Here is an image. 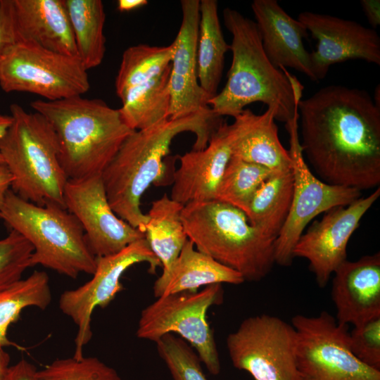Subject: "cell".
I'll list each match as a JSON object with an SVG mask.
<instances>
[{
    "instance_id": "obj_36",
    "label": "cell",
    "mask_w": 380,
    "mask_h": 380,
    "mask_svg": "<svg viewBox=\"0 0 380 380\" xmlns=\"http://www.w3.org/2000/svg\"><path fill=\"white\" fill-rule=\"evenodd\" d=\"M35 367L25 360L11 366L4 380H39Z\"/></svg>"
},
{
    "instance_id": "obj_39",
    "label": "cell",
    "mask_w": 380,
    "mask_h": 380,
    "mask_svg": "<svg viewBox=\"0 0 380 380\" xmlns=\"http://www.w3.org/2000/svg\"><path fill=\"white\" fill-rule=\"evenodd\" d=\"M148 4L146 0H119L118 1V9L120 12L130 11Z\"/></svg>"
},
{
    "instance_id": "obj_5",
    "label": "cell",
    "mask_w": 380,
    "mask_h": 380,
    "mask_svg": "<svg viewBox=\"0 0 380 380\" xmlns=\"http://www.w3.org/2000/svg\"><path fill=\"white\" fill-rule=\"evenodd\" d=\"M181 218L196 250L239 272L244 281L262 280L275 264V240L233 205L217 200L191 202L184 205Z\"/></svg>"
},
{
    "instance_id": "obj_19",
    "label": "cell",
    "mask_w": 380,
    "mask_h": 380,
    "mask_svg": "<svg viewBox=\"0 0 380 380\" xmlns=\"http://www.w3.org/2000/svg\"><path fill=\"white\" fill-rule=\"evenodd\" d=\"M232 156L229 125L222 122L205 148L191 150L179 157V167L173 173L170 198L184 205L215 200Z\"/></svg>"
},
{
    "instance_id": "obj_14",
    "label": "cell",
    "mask_w": 380,
    "mask_h": 380,
    "mask_svg": "<svg viewBox=\"0 0 380 380\" xmlns=\"http://www.w3.org/2000/svg\"><path fill=\"white\" fill-rule=\"evenodd\" d=\"M141 262L148 264L151 274L161 266L145 238L117 253L96 258L92 278L80 286L61 293L59 308L77 327L74 357L83 356V348L91 338V321L94 309L106 308L122 290L120 279L124 272Z\"/></svg>"
},
{
    "instance_id": "obj_7",
    "label": "cell",
    "mask_w": 380,
    "mask_h": 380,
    "mask_svg": "<svg viewBox=\"0 0 380 380\" xmlns=\"http://www.w3.org/2000/svg\"><path fill=\"white\" fill-rule=\"evenodd\" d=\"M0 218L32 246L30 267L39 265L72 279L82 272L94 274L96 257L81 224L65 208L36 205L10 189L0 208Z\"/></svg>"
},
{
    "instance_id": "obj_9",
    "label": "cell",
    "mask_w": 380,
    "mask_h": 380,
    "mask_svg": "<svg viewBox=\"0 0 380 380\" xmlns=\"http://www.w3.org/2000/svg\"><path fill=\"white\" fill-rule=\"evenodd\" d=\"M223 298L222 284L208 285L200 291L158 297L141 311L137 336L156 342L167 334H177L196 350L208 372L217 375L221 365L207 312Z\"/></svg>"
},
{
    "instance_id": "obj_10",
    "label": "cell",
    "mask_w": 380,
    "mask_h": 380,
    "mask_svg": "<svg viewBox=\"0 0 380 380\" xmlns=\"http://www.w3.org/2000/svg\"><path fill=\"white\" fill-rule=\"evenodd\" d=\"M291 324L296 333L300 380H380L379 370L353 353L348 325L339 324L328 312L298 314Z\"/></svg>"
},
{
    "instance_id": "obj_38",
    "label": "cell",
    "mask_w": 380,
    "mask_h": 380,
    "mask_svg": "<svg viewBox=\"0 0 380 380\" xmlns=\"http://www.w3.org/2000/svg\"><path fill=\"white\" fill-rule=\"evenodd\" d=\"M12 177L5 165L0 164V208L3 205L6 195L11 188Z\"/></svg>"
},
{
    "instance_id": "obj_26",
    "label": "cell",
    "mask_w": 380,
    "mask_h": 380,
    "mask_svg": "<svg viewBox=\"0 0 380 380\" xmlns=\"http://www.w3.org/2000/svg\"><path fill=\"white\" fill-rule=\"evenodd\" d=\"M184 205L165 194L152 202L144 235L166 274L178 258L188 237L181 218Z\"/></svg>"
},
{
    "instance_id": "obj_22",
    "label": "cell",
    "mask_w": 380,
    "mask_h": 380,
    "mask_svg": "<svg viewBox=\"0 0 380 380\" xmlns=\"http://www.w3.org/2000/svg\"><path fill=\"white\" fill-rule=\"evenodd\" d=\"M234 119L229 125L232 156L273 172L291 170L292 160L280 142L272 109L257 115L246 108Z\"/></svg>"
},
{
    "instance_id": "obj_15",
    "label": "cell",
    "mask_w": 380,
    "mask_h": 380,
    "mask_svg": "<svg viewBox=\"0 0 380 380\" xmlns=\"http://www.w3.org/2000/svg\"><path fill=\"white\" fill-rule=\"evenodd\" d=\"M380 196L377 187L366 197L324 213L303 232L293 249V257L305 258L318 286L324 287L336 269L347 260V246L360 220Z\"/></svg>"
},
{
    "instance_id": "obj_29",
    "label": "cell",
    "mask_w": 380,
    "mask_h": 380,
    "mask_svg": "<svg viewBox=\"0 0 380 380\" xmlns=\"http://www.w3.org/2000/svg\"><path fill=\"white\" fill-rule=\"evenodd\" d=\"M51 301L49 278L43 271H34L26 279H21L0 291V347L20 348L7 337L8 327L18 319L25 308L36 307L44 310Z\"/></svg>"
},
{
    "instance_id": "obj_31",
    "label": "cell",
    "mask_w": 380,
    "mask_h": 380,
    "mask_svg": "<svg viewBox=\"0 0 380 380\" xmlns=\"http://www.w3.org/2000/svg\"><path fill=\"white\" fill-rule=\"evenodd\" d=\"M39 380H122L113 367L95 357L57 359L37 371Z\"/></svg>"
},
{
    "instance_id": "obj_1",
    "label": "cell",
    "mask_w": 380,
    "mask_h": 380,
    "mask_svg": "<svg viewBox=\"0 0 380 380\" xmlns=\"http://www.w3.org/2000/svg\"><path fill=\"white\" fill-rule=\"evenodd\" d=\"M303 155L323 182L379 187L380 108L363 89L329 85L298 102Z\"/></svg>"
},
{
    "instance_id": "obj_30",
    "label": "cell",
    "mask_w": 380,
    "mask_h": 380,
    "mask_svg": "<svg viewBox=\"0 0 380 380\" xmlns=\"http://www.w3.org/2000/svg\"><path fill=\"white\" fill-rule=\"evenodd\" d=\"M273 172L265 167L232 156L215 200L233 205L246 214L254 194Z\"/></svg>"
},
{
    "instance_id": "obj_12",
    "label": "cell",
    "mask_w": 380,
    "mask_h": 380,
    "mask_svg": "<svg viewBox=\"0 0 380 380\" xmlns=\"http://www.w3.org/2000/svg\"><path fill=\"white\" fill-rule=\"evenodd\" d=\"M226 343L233 366L255 380H300L296 331L277 316L246 318L227 336Z\"/></svg>"
},
{
    "instance_id": "obj_2",
    "label": "cell",
    "mask_w": 380,
    "mask_h": 380,
    "mask_svg": "<svg viewBox=\"0 0 380 380\" xmlns=\"http://www.w3.org/2000/svg\"><path fill=\"white\" fill-rule=\"evenodd\" d=\"M222 122V118L210 108L134 130L101 175L114 213L144 233L148 218L141 209V199L151 184L163 179L165 172L164 158L169 154L174 138L180 133L191 132L196 135L192 150H202Z\"/></svg>"
},
{
    "instance_id": "obj_34",
    "label": "cell",
    "mask_w": 380,
    "mask_h": 380,
    "mask_svg": "<svg viewBox=\"0 0 380 380\" xmlns=\"http://www.w3.org/2000/svg\"><path fill=\"white\" fill-rule=\"evenodd\" d=\"M349 338L353 353L365 365L380 371V316L354 325Z\"/></svg>"
},
{
    "instance_id": "obj_24",
    "label": "cell",
    "mask_w": 380,
    "mask_h": 380,
    "mask_svg": "<svg viewBox=\"0 0 380 380\" xmlns=\"http://www.w3.org/2000/svg\"><path fill=\"white\" fill-rule=\"evenodd\" d=\"M245 281L234 270L195 248L188 239L170 270L153 284L156 298L181 292H196L201 286L215 284L238 285Z\"/></svg>"
},
{
    "instance_id": "obj_18",
    "label": "cell",
    "mask_w": 380,
    "mask_h": 380,
    "mask_svg": "<svg viewBox=\"0 0 380 380\" xmlns=\"http://www.w3.org/2000/svg\"><path fill=\"white\" fill-rule=\"evenodd\" d=\"M182 23L171 44L167 119L176 120L210 109V98L200 86L197 72L199 0H182Z\"/></svg>"
},
{
    "instance_id": "obj_32",
    "label": "cell",
    "mask_w": 380,
    "mask_h": 380,
    "mask_svg": "<svg viewBox=\"0 0 380 380\" xmlns=\"http://www.w3.org/2000/svg\"><path fill=\"white\" fill-rule=\"evenodd\" d=\"M156 343L158 355L167 367L173 380H208L198 354L181 337L167 334Z\"/></svg>"
},
{
    "instance_id": "obj_16",
    "label": "cell",
    "mask_w": 380,
    "mask_h": 380,
    "mask_svg": "<svg viewBox=\"0 0 380 380\" xmlns=\"http://www.w3.org/2000/svg\"><path fill=\"white\" fill-rule=\"evenodd\" d=\"M63 199L66 210L81 224L89 247L96 258L117 253L145 238L144 233L114 213L101 175L68 179Z\"/></svg>"
},
{
    "instance_id": "obj_35",
    "label": "cell",
    "mask_w": 380,
    "mask_h": 380,
    "mask_svg": "<svg viewBox=\"0 0 380 380\" xmlns=\"http://www.w3.org/2000/svg\"><path fill=\"white\" fill-rule=\"evenodd\" d=\"M18 42L13 0H0V59Z\"/></svg>"
},
{
    "instance_id": "obj_20",
    "label": "cell",
    "mask_w": 380,
    "mask_h": 380,
    "mask_svg": "<svg viewBox=\"0 0 380 380\" xmlns=\"http://www.w3.org/2000/svg\"><path fill=\"white\" fill-rule=\"evenodd\" d=\"M336 319L356 325L380 316V253L343 262L333 274Z\"/></svg>"
},
{
    "instance_id": "obj_28",
    "label": "cell",
    "mask_w": 380,
    "mask_h": 380,
    "mask_svg": "<svg viewBox=\"0 0 380 380\" xmlns=\"http://www.w3.org/2000/svg\"><path fill=\"white\" fill-rule=\"evenodd\" d=\"M70 20L77 56L89 70L99 66L106 53L103 33L106 21L101 0H64Z\"/></svg>"
},
{
    "instance_id": "obj_4",
    "label": "cell",
    "mask_w": 380,
    "mask_h": 380,
    "mask_svg": "<svg viewBox=\"0 0 380 380\" xmlns=\"http://www.w3.org/2000/svg\"><path fill=\"white\" fill-rule=\"evenodd\" d=\"M54 129L59 161L68 179L101 175L125 139L134 131L119 109L99 99L82 96L30 103Z\"/></svg>"
},
{
    "instance_id": "obj_17",
    "label": "cell",
    "mask_w": 380,
    "mask_h": 380,
    "mask_svg": "<svg viewBox=\"0 0 380 380\" xmlns=\"http://www.w3.org/2000/svg\"><path fill=\"white\" fill-rule=\"evenodd\" d=\"M298 20L317 41L310 53L314 82L324 79L329 67L348 60L380 65V37L376 31L350 20L304 11Z\"/></svg>"
},
{
    "instance_id": "obj_6",
    "label": "cell",
    "mask_w": 380,
    "mask_h": 380,
    "mask_svg": "<svg viewBox=\"0 0 380 380\" xmlns=\"http://www.w3.org/2000/svg\"><path fill=\"white\" fill-rule=\"evenodd\" d=\"M10 112L13 121L0 140V153L12 177L11 189L36 205L65 208L68 178L59 161L54 129L43 115L18 103L10 106Z\"/></svg>"
},
{
    "instance_id": "obj_23",
    "label": "cell",
    "mask_w": 380,
    "mask_h": 380,
    "mask_svg": "<svg viewBox=\"0 0 380 380\" xmlns=\"http://www.w3.org/2000/svg\"><path fill=\"white\" fill-rule=\"evenodd\" d=\"M18 42L77 56L64 0H13Z\"/></svg>"
},
{
    "instance_id": "obj_42",
    "label": "cell",
    "mask_w": 380,
    "mask_h": 380,
    "mask_svg": "<svg viewBox=\"0 0 380 380\" xmlns=\"http://www.w3.org/2000/svg\"><path fill=\"white\" fill-rule=\"evenodd\" d=\"M380 87L379 85L376 86L374 94L373 101L376 106L380 108Z\"/></svg>"
},
{
    "instance_id": "obj_13",
    "label": "cell",
    "mask_w": 380,
    "mask_h": 380,
    "mask_svg": "<svg viewBox=\"0 0 380 380\" xmlns=\"http://www.w3.org/2000/svg\"><path fill=\"white\" fill-rule=\"evenodd\" d=\"M298 118L296 115L285 125L289 134L293 189L288 217L274 242L275 263L285 267L292 264L294 247L313 218L362 197L361 191L326 183L312 173L304 160L298 136Z\"/></svg>"
},
{
    "instance_id": "obj_3",
    "label": "cell",
    "mask_w": 380,
    "mask_h": 380,
    "mask_svg": "<svg viewBox=\"0 0 380 380\" xmlns=\"http://www.w3.org/2000/svg\"><path fill=\"white\" fill-rule=\"evenodd\" d=\"M222 15L232 35V62L225 86L208 106L219 117L235 118L246 106L262 102L274 111L276 120L291 122L298 114L303 87L286 68L270 62L255 20L230 8Z\"/></svg>"
},
{
    "instance_id": "obj_40",
    "label": "cell",
    "mask_w": 380,
    "mask_h": 380,
    "mask_svg": "<svg viewBox=\"0 0 380 380\" xmlns=\"http://www.w3.org/2000/svg\"><path fill=\"white\" fill-rule=\"evenodd\" d=\"M10 355L0 347V380H4L10 368Z\"/></svg>"
},
{
    "instance_id": "obj_8",
    "label": "cell",
    "mask_w": 380,
    "mask_h": 380,
    "mask_svg": "<svg viewBox=\"0 0 380 380\" xmlns=\"http://www.w3.org/2000/svg\"><path fill=\"white\" fill-rule=\"evenodd\" d=\"M172 46L140 44L122 53L115 87L119 108L133 130L148 128L167 119Z\"/></svg>"
},
{
    "instance_id": "obj_25",
    "label": "cell",
    "mask_w": 380,
    "mask_h": 380,
    "mask_svg": "<svg viewBox=\"0 0 380 380\" xmlns=\"http://www.w3.org/2000/svg\"><path fill=\"white\" fill-rule=\"evenodd\" d=\"M197 72L200 86L210 99L217 95L225 55L230 50L224 37L216 0H201L199 5Z\"/></svg>"
},
{
    "instance_id": "obj_33",
    "label": "cell",
    "mask_w": 380,
    "mask_h": 380,
    "mask_svg": "<svg viewBox=\"0 0 380 380\" xmlns=\"http://www.w3.org/2000/svg\"><path fill=\"white\" fill-rule=\"evenodd\" d=\"M32 252L30 243L14 229L0 240V291L22 279Z\"/></svg>"
},
{
    "instance_id": "obj_11",
    "label": "cell",
    "mask_w": 380,
    "mask_h": 380,
    "mask_svg": "<svg viewBox=\"0 0 380 380\" xmlns=\"http://www.w3.org/2000/svg\"><path fill=\"white\" fill-rule=\"evenodd\" d=\"M0 87L7 93L25 92L57 101L82 96L90 84L77 56L18 42L0 59Z\"/></svg>"
},
{
    "instance_id": "obj_41",
    "label": "cell",
    "mask_w": 380,
    "mask_h": 380,
    "mask_svg": "<svg viewBox=\"0 0 380 380\" xmlns=\"http://www.w3.org/2000/svg\"><path fill=\"white\" fill-rule=\"evenodd\" d=\"M13 119L11 115H3L0 113V140L5 135L8 129L12 123ZM0 164L4 165L3 158L0 153Z\"/></svg>"
},
{
    "instance_id": "obj_27",
    "label": "cell",
    "mask_w": 380,
    "mask_h": 380,
    "mask_svg": "<svg viewBox=\"0 0 380 380\" xmlns=\"http://www.w3.org/2000/svg\"><path fill=\"white\" fill-rule=\"evenodd\" d=\"M291 170L274 172L254 194L246 215L267 237L276 240L288 217L293 197Z\"/></svg>"
},
{
    "instance_id": "obj_37",
    "label": "cell",
    "mask_w": 380,
    "mask_h": 380,
    "mask_svg": "<svg viewBox=\"0 0 380 380\" xmlns=\"http://www.w3.org/2000/svg\"><path fill=\"white\" fill-rule=\"evenodd\" d=\"M360 4L369 25L375 30L380 25V1L361 0Z\"/></svg>"
},
{
    "instance_id": "obj_21",
    "label": "cell",
    "mask_w": 380,
    "mask_h": 380,
    "mask_svg": "<svg viewBox=\"0 0 380 380\" xmlns=\"http://www.w3.org/2000/svg\"><path fill=\"white\" fill-rule=\"evenodd\" d=\"M251 9L263 49L272 65L293 68L314 82L310 53L303 43L308 32L303 23L290 16L276 0H254Z\"/></svg>"
}]
</instances>
